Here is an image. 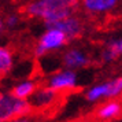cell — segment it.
<instances>
[{
    "mask_svg": "<svg viewBox=\"0 0 122 122\" xmlns=\"http://www.w3.org/2000/svg\"><path fill=\"white\" fill-rule=\"evenodd\" d=\"M32 110L29 100L17 99L14 95L0 93V122H8L14 118L26 117Z\"/></svg>",
    "mask_w": 122,
    "mask_h": 122,
    "instance_id": "obj_3",
    "label": "cell"
},
{
    "mask_svg": "<svg viewBox=\"0 0 122 122\" xmlns=\"http://www.w3.org/2000/svg\"><path fill=\"white\" fill-rule=\"evenodd\" d=\"M14 66V54L12 51L6 47L0 45V77L10 71Z\"/></svg>",
    "mask_w": 122,
    "mask_h": 122,
    "instance_id": "obj_12",
    "label": "cell"
},
{
    "mask_svg": "<svg viewBox=\"0 0 122 122\" xmlns=\"http://www.w3.org/2000/svg\"><path fill=\"white\" fill-rule=\"evenodd\" d=\"M47 86L54 89L56 93L73 91L78 86V74L74 70H69L63 67L62 70H56L48 77Z\"/></svg>",
    "mask_w": 122,
    "mask_h": 122,
    "instance_id": "obj_4",
    "label": "cell"
},
{
    "mask_svg": "<svg viewBox=\"0 0 122 122\" xmlns=\"http://www.w3.org/2000/svg\"><path fill=\"white\" fill-rule=\"evenodd\" d=\"M4 18V23H6V28L7 29H15L21 23V17L15 14V12H11V14H7Z\"/></svg>",
    "mask_w": 122,
    "mask_h": 122,
    "instance_id": "obj_15",
    "label": "cell"
},
{
    "mask_svg": "<svg viewBox=\"0 0 122 122\" xmlns=\"http://www.w3.org/2000/svg\"><path fill=\"white\" fill-rule=\"evenodd\" d=\"M80 7V0H30L23 7L29 18L39 19L45 26H51L70 17Z\"/></svg>",
    "mask_w": 122,
    "mask_h": 122,
    "instance_id": "obj_1",
    "label": "cell"
},
{
    "mask_svg": "<svg viewBox=\"0 0 122 122\" xmlns=\"http://www.w3.org/2000/svg\"><path fill=\"white\" fill-rule=\"evenodd\" d=\"M56 93L54 89H51L50 86H39L37 91L33 93V96L29 99V103L32 106V108H47L50 107L54 102L56 100Z\"/></svg>",
    "mask_w": 122,
    "mask_h": 122,
    "instance_id": "obj_8",
    "label": "cell"
},
{
    "mask_svg": "<svg viewBox=\"0 0 122 122\" xmlns=\"http://www.w3.org/2000/svg\"><path fill=\"white\" fill-rule=\"evenodd\" d=\"M106 82H107V95H106V99L114 100L122 95V77L112 78V80H108Z\"/></svg>",
    "mask_w": 122,
    "mask_h": 122,
    "instance_id": "obj_14",
    "label": "cell"
},
{
    "mask_svg": "<svg viewBox=\"0 0 122 122\" xmlns=\"http://www.w3.org/2000/svg\"><path fill=\"white\" fill-rule=\"evenodd\" d=\"M121 111H122V104L119 102H117L115 99L108 100L97 110V118L102 119V121H110L112 118H117L121 114Z\"/></svg>",
    "mask_w": 122,
    "mask_h": 122,
    "instance_id": "obj_11",
    "label": "cell"
},
{
    "mask_svg": "<svg viewBox=\"0 0 122 122\" xmlns=\"http://www.w3.org/2000/svg\"><path fill=\"white\" fill-rule=\"evenodd\" d=\"M69 43L66 34L56 26H45L44 32L40 34L39 40L34 47V55L36 58H44L47 55L55 54L58 51L63 50Z\"/></svg>",
    "mask_w": 122,
    "mask_h": 122,
    "instance_id": "obj_2",
    "label": "cell"
},
{
    "mask_svg": "<svg viewBox=\"0 0 122 122\" xmlns=\"http://www.w3.org/2000/svg\"><path fill=\"white\" fill-rule=\"evenodd\" d=\"M8 122H32V121L29 119L28 117H19V118H14V119H11Z\"/></svg>",
    "mask_w": 122,
    "mask_h": 122,
    "instance_id": "obj_17",
    "label": "cell"
},
{
    "mask_svg": "<svg viewBox=\"0 0 122 122\" xmlns=\"http://www.w3.org/2000/svg\"><path fill=\"white\" fill-rule=\"evenodd\" d=\"M106 95H107V82H100L96 85H92L91 88L86 89L85 92V99L95 103V102H99L102 99H106Z\"/></svg>",
    "mask_w": 122,
    "mask_h": 122,
    "instance_id": "obj_13",
    "label": "cell"
},
{
    "mask_svg": "<svg viewBox=\"0 0 122 122\" xmlns=\"http://www.w3.org/2000/svg\"><path fill=\"white\" fill-rule=\"evenodd\" d=\"M6 30H7V28H6V23H4V18L0 17V37L4 34Z\"/></svg>",
    "mask_w": 122,
    "mask_h": 122,
    "instance_id": "obj_16",
    "label": "cell"
},
{
    "mask_svg": "<svg viewBox=\"0 0 122 122\" xmlns=\"http://www.w3.org/2000/svg\"><path fill=\"white\" fill-rule=\"evenodd\" d=\"M37 84L33 80H22L11 88V93L21 100H29L37 91Z\"/></svg>",
    "mask_w": 122,
    "mask_h": 122,
    "instance_id": "obj_9",
    "label": "cell"
},
{
    "mask_svg": "<svg viewBox=\"0 0 122 122\" xmlns=\"http://www.w3.org/2000/svg\"><path fill=\"white\" fill-rule=\"evenodd\" d=\"M91 63V56L88 55V52L80 47H69L63 51V54L61 56V65L65 69L69 70H81L89 66Z\"/></svg>",
    "mask_w": 122,
    "mask_h": 122,
    "instance_id": "obj_5",
    "label": "cell"
},
{
    "mask_svg": "<svg viewBox=\"0 0 122 122\" xmlns=\"http://www.w3.org/2000/svg\"><path fill=\"white\" fill-rule=\"evenodd\" d=\"M51 26H56L59 28L66 34V37L69 39V41H73V40L80 39L84 33V21L81 19V17H78L77 14H73L70 17L62 19L61 22L55 23V25H51Z\"/></svg>",
    "mask_w": 122,
    "mask_h": 122,
    "instance_id": "obj_7",
    "label": "cell"
},
{
    "mask_svg": "<svg viewBox=\"0 0 122 122\" xmlns=\"http://www.w3.org/2000/svg\"><path fill=\"white\" fill-rule=\"evenodd\" d=\"M118 3L119 0H80V7L91 17H102L112 11Z\"/></svg>",
    "mask_w": 122,
    "mask_h": 122,
    "instance_id": "obj_6",
    "label": "cell"
},
{
    "mask_svg": "<svg viewBox=\"0 0 122 122\" xmlns=\"http://www.w3.org/2000/svg\"><path fill=\"white\" fill-rule=\"evenodd\" d=\"M119 56H122V37H117V39L110 40L104 48L102 51V61L106 63H110L112 61H117Z\"/></svg>",
    "mask_w": 122,
    "mask_h": 122,
    "instance_id": "obj_10",
    "label": "cell"
}]
</instances>
